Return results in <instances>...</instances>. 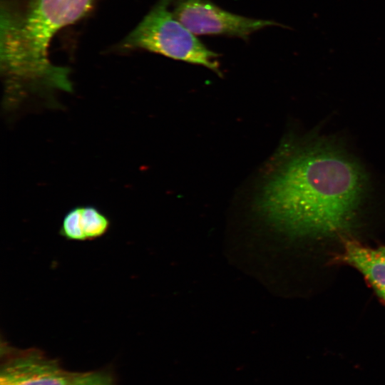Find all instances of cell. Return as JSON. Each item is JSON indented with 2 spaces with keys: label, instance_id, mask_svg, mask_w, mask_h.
<instances>
[{
  "label": "cell",
  "instance_id": "1",
  "mask_svg": "<svg viewBox=\"0 0 385 385\" xmlns=\"http://www.w3.org/2000/svg\"><path fill=\"white\" fill-rule=\"evenodd\" d=\"M260 206L297 234H337L351 222L368 178L363 168L331 140L287 142L276 153Z\"/></svg>",
  "mask_w": 385,
  "mask_h": 385
},
{
  "label": "cell",
  "instance_id": "2",
  "mask_svg": "<svg viewBox=\"0 0 385 385\" xmlns=\"http://www.w3.org/2000/svg\"><path fill=\"white\" fill-rule=\"evenodd\" d=\"M93 0H29L19 9L2 6L0 57L4 103L18 105L30 93L72 91L67 68L48 59V46L61 28L84 16Z\"/></svg>",
  "mask_w": 385,
  "mask_h": 385
},
{
  "label": "cell",
  "instance_id": "3",
  "mask_svg": "<svg viewBox=\"0 0 385 385\" xmlns=\"http://www.w3.org/2000/svg\"><path fill=\"white\" fill-rule=\"evenodd\" d=\"M173 0H160L125 38L123 46L207 67L221 76L218 54L205 46L169 9Z\"/></svg>",
  "mask_w": 385,
  "mask_h": 385
},
{
  "label": "cell",
  "instance_id": "4",
  "mask_svg": "<svg viewBox=\"0 0 385 385\" xmlns=\"http://www.w3.org/2000/svg\"><path fill=\"white\" fill-rule=\"evenodd\" d=\"M173 14L195 35L227 36L247 40L273 21L245 17L225 11L209 0H175Z\"/></svg>",
  "mask_w": 385,
  "mask_h": 385
},
{
  "label": "cell",
  "instance_id": "5",
  "mask_svg": "<svg viewBox=\"0 0 385 385\" xmlns=\"http://www.w3.org/2000/svg\"><path fill=\"white\" fill-rule=\"evenodd\" d=\"M73 374L40 351L29 350L2 365L0 385H72Z\"/></svg>",
  "mask_w": 385,
  "mask_h": 385
},
{
  "label": "cell",
  "instance_id": "6",
  "mask_svg": "<svg viewBox=\"0 0 385 385\" xmlns=\"http://www.w3.org/2000/svg\"><path fill=\"white\" fill-rule=\"evenodd\" d=\"M109 227V219L97 208L78 206L66 214L59 234L68 240H92L106 234Z\"/></svg>",
  "mask_w": 385,
  "mask_h": 385
},
{
  "label": "cell",
  "instance_id": "7",
  "mask_svg": "<svg viewBox=\"0 0 385 385\" xmlns=\"http://www.w3.org/2000/svg\"><path fill=\"white\" fill-rule=\"evenodd\" d=\"M342 259L358 269L385 302V247L374 249L347 242Z\"/></svg>",
  "mask_w": 385,
  "mask_h": 385
},
{
  "label": "cell",
  "instance_id": "8",
  "mask_svg": "<svg viewBox=\"0 0 385 385\" xmlns=\"http://www.w3.org/2000/svg\"><path fill=\"white\" fill-rule=\"evenodd\" d=\"M72 385H114V382L111 376L105 371L76 372Z\"/></svg>",
  "mask_w": 385,
  "mask_h": 385
}]
</instances>
